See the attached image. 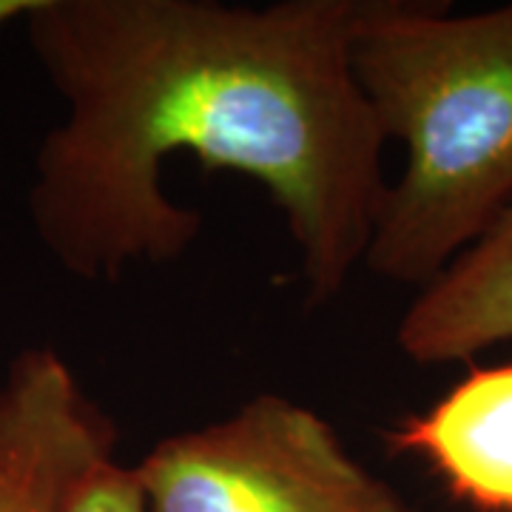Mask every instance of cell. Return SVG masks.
Returning <instances> with one entry per match:
<instances>
[{
    "label": "cell",
    "mask_w": 512,
    "mask_h": 512,
    "mask_svg": "<svg viewBox=\"0 0 512 512\" xmlns=\"http://www.w3.org/2000/svg\"><path fill=\"white\" fill-rule=\"evenodd\" d=\"M63 512H148V504L137 470L109 458L80 481Z\"/></svg>",
    "instance_id": "52a82bcc"
},
{
    "label": "cell",
    "mask_w": 512,
    "mask_h": 512,
    "mask_svg": "<svg viewBox=\"0 0 512 512\" xmlns=\"http://www.w3.org/2000/svg\"><path fill=\"white\" fill-rule=\"evenodd\" d=\"M114 447V419L57 350L15 356L0 382V512H63Z\"/></svg>",
    "instance_id": "277c9868"
},
{
    "label": "cell",
    "mask_w": 512,
    "mask_h": 512,
    "mask_svg": "<svg viewBox=\"0 0 512 512\" xmlns=\"http://www.w3.org/2000/svg\"><path fill=\"white\" fill-rule=\"evenodd\" d=\"M134 470L148 512H419L330 421L279 393L157 441Z\"/></svg>",
    "instance_id": "3957f363"
},
{
    "label": "cell",
    "mask_w": 512,
    "mask_h": 512,
    "mask_svg": "<svg viewBox=\"0 0 512 512\" xmlns=\"http://www.w3.org/2000/svg\"><path fill=\"white\" fill-rule=\"evenodd\" d=\"M37 0H0V29L9 26L12 20H23L32 9H35Z\"/></svg>",
    "instance_id": "ba28073f"
},
{
    "label": "cell",
    "mask_w": 512,
    "mask_h": 512,
    "mask_svg": "<svg viewBox=\"0 0 512 512\" xmlns=\"http://www.w3.org/2000/svg\"><path fill=\"white\" fill-rule=\"evenodd\" d=\"M362 0H37L29 43L66 120L37 151L29 211L69 274L177 262L200 214L165 194V160L251 177L282 211L319 308L365 262L384 134L356 86Z\"/></svg>",
    "instance_id": "6da1fadb"
},
{
    "label": "cell",
    "mask_w": 512,
    "mask_h": 512,
    "mask_svg": "<svg viewBox=\"0 0 512 512\" xmlns=\"http://www.w3.org/2000/svg\"><path fill=\"white\" fill-rule=\"evenodd\" d=\"M424 458L453 498L478 512H512V362L473 367L421 416L390 433Z\"/></svg>",
    "instance_id": "5b68a950"
},
{
    "label": "cell",
    "mask_w": 512,
    "mask_h": 512,
    "mask_svg": "<svg viewBox=\"0 0 512 512\" xmlns=\"http://www.w3.org/2000/svg\"><path fill=\"white\" fill-rule=\"evenodd\" d=\"M510 339L512 205L421 288L399 322L396 345L416 365H447Z\"/></svg>",
    "instance_id": "8992f818"
},
{
    "label": "cell",
    "mask_w": 512,
    "mask_h": 512,
    "mask_svg": "<svg viewBox=\"0 0 512 512\" xmlns=\"http://www.w3.org/2000/svg\"><path fill=\"white\" fill-rule=\"evenodd\" d=\"M350 66L384 140L407 148L365 265L427 288L512 205V3L453 15L362 0Z\"/></svg>",
    "instance_id": "7a4b0ae2"
}]
</instances>
